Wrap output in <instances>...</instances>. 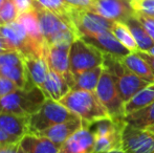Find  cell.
Listing matches in <instances>:
<instances>
[{
    "label": "cell",
    "mask_w": 154,
    "mask_h": 153,
    "mask_svg": "<svg viewBox=\"0 0 154 153\" xmlns=\"http://www.w3.org/2000/svg\"><path fill=\"white\" fill-rule=\"evenodd\" d=\"M103 153H126V152H124L123 150H121V149H114V150H111V151L103 152Z\"/></svg>",
    "instance_id": "obj_39"
},
{
    "label": "cell",
    "mask_w": 154,
    "mask_h": 153,
    "mask_svg": "<svg viewBox=\"0 0 154 153\" xmlns=\"http://www.w3.org/2000/svg\"><path fill=\"white\" fill-rule=\"evenodd\" d=\"M18 143L10 144V145H5V146H0V153H21L20 149H19Z\"/></svg>",
    "instance_id": "obj_36"
},
{
    "label": "cell",
    "mask_w": 154,
    "mask_h": 153,
    "mask_svg": "<svg viewBox=\"0 0 154 153\" xmlns=\"http://www.w3.org/2000/svg\"><path fill=\"white\" fill-rule=\"evenodd\" d=\"M103 66L113 78L119 92L125 103L128 102L140 90L151 85L149 82L136 76L129 68L126 67L120 58L116 56L104 54Z\"/></svg>",
    "instance_id": "obj_4"
},
{
    "label": "cell",
    "mask_w": 154,
    "mask_h": 153,
    "mask_svg": "<svg viewBox=\"0 0 154 153\" xmlns=\"http://www.w3.org/2000/svg\"><path fill=\"white\" fill-rule=\"evenodd\" d=\"M82 127H84L83 122L81 118H78L75 120H70L61 123V124H57L51 128L46 129V130L42 131V132L38 133V134H41L49 139L53 143H55L56 145L60 147L66 139H68L73 133L77 132Z\"/></svg>",
    "instance_id": "obj_17"
},
{
    "label": "cell",
    "mask_w": 154,
    "mask_h": 153,
    "mask_svg": "<svg viewBox=\"0 0 154 153\" xmlns=\"http://www.w3.org/2000/svg\"><path fill=\"white\" fill-rule=\"evenodd\" d=\"M17 20L24 26L29 37L32 39L35 44L38 45L41 48L46 49V43H45V40L42 36V33H41L38 17H37V14L35 11L24 13V14H20Z\"/></svg>",
    "instance_id": "obj_22"
},
{
    "label": "cell",
    "mask_w": 154,
    "mask_h": 153,
    "mask_svg": "<svg viewBox=\"0 0 154 153\" xmlns=\"http://www.w3.org/2000/svg\"><path fill=\"white\" fill-rule=\"evenodd\" d=\"M154 102V84L147 86L146 88L140 90L137 93H135L128 102L125 103L124 111L125 116L130 115L132 112L140 110L144 107L149 106Z\"/></svg>",
    "instance_id": "obj_24"
},
{
    "label": "cell",
    "mask_w": 154,
    "mask_h": 153,
    "mask_svg": "<svg viewBox=\"0 0 154 153\" xmlns=\"http://www.w3.org/2000/svg\"><path fill=\"white\" fill-rule=\"evenodd\" d=\"M121 149L126 153H152L154 134L125 123L121 133Z\"/></svg>",
    "instance_id": "obj_10"
},
{
    "label": "cell",
    "mask_w": 154,
    "mask_h": 153,
    "mask_svg": "<svg viewBox=\"0 0 154 153\" xmlns=\"http://www.w3.org/2000/svg\"><path fill=\"white\" fill-rule=\"evenodd\" d=\"M147 53H149V54H150V55L154 56V46L152 47V48L150 49V50H148V51H147Z\"/></svg>",
    "instance_id": "obj_41"
},
{
    "label": "cell",
    "mask_w": 154,
    "mask_h": 153,
    "mask_svg": "<svg viewBox=\"0 0 154 153\" xmlns=\"http://www.w3.org/2000/svg\"><path fill=\"white\" fill-rule=\"evenodd\" d=\"M59 102L79 116L84 127H89L97 121L111 118L95 92L92 91L70 90Z\"/></svg>",
    "instance_id": "obj_2"
},
{
    "label": "cell",
    "mask_w": 154,
    "mask_h": 153,
    "mask_svg": "<svg viewBox=\"0 0 154 153\" xmlns=\"http://www.w3.org/2000/svg\"><path fill=\"white\" fill-rule=\"evenodd\" d=\"M3 2H4V0H0V8H1V5L3 4Z\"/></svg>",
    "instance_id": "obj_42"
},
{
    "label": "cell",
    "mask_w": 154,
    "mask_h": 153,
    "mask_svg": "<svg viewBox=\"0 0 154 153\" xmlns=\"http://www.w3.org/2000/svg\"><path fill=\"white\" fill-rule=\"evenodd\" d=\"M69 5L80 8H90L93 3V0H65Z\"/></svg>",
    "instance_id": "obj_34"
},
{
    "label": "cell",
    "mask_w": 154,
    "mask_h": 153,
    "mask_svg": "<svg viewBox=\"0 0 154 153\" xmlns=\"http://www.w3.org/2000/svg\"><path fill=\"white\" fill-rule=\"evenodd\" d=\"M128 29H130L132 36H133L134 40H135L136 44H137L138 50L140 51H148L154 46V41L151 39L149 34L143 26L142 22L138 20V18L135 16V13L128 17L125 21H124Z\"/></svg>",
    "instance_id": "obj_20"
},
{
    "label": "cell",
    "mask_w": 154,
    "mask_h": 153,
    "mask_svg": "<svg viewBox=\"0 0 154 153\" xmlns=\"http://www.w3.org/2000/svg\"><path fill=\"white\" fill-rule=\"evenodd\" d=\"M79 116L63 106L60 102L46 99L41 108L29 116V133H38L57 124L75 120Z\"/></svg>",
    "instance_id": "obj_5"
},
{
    "label": "cell",
    "mask_w": 154,
    "mask_h": 153,
    "mask_svg": "<svg viewBox=\"0 0 154 153\" xmlns=\"http://www.w3.org/2000/svg\"><path fill=\"white\" fill-rule=\"evenodd\" d=\"M135 16L142 22L143 26L145 27L147 33L149 34L151 39L154 41V18L150 16H147L145 14H142V13H135Z\"/></svg>",
    "instance_id": "obj_32"
},
{
    "label": "cell",
    "mask_w": 154,
    "mask_h": 153,
    "mask_svg": "<svg viewBox=\"0 0 154 153\" xmlns=\"http://www.w3.org/2000/svg\"><path fill=\"white\" fill-rule=\"evenodd\" d=\"M23 62V56L19 51L6 50L0 53V67L6 65H12Z\"/></svg>",
    "instance_id": "obj_30"
},
{
    "label": "cell",
    "mask_w": 154,
    "mask_h": 153,
    "mask_svg": "<svg viewBox=\"0 0 154 153\" xmlns=\"http://www.w3.org/2000/svg\"><path fill=\"white\" fill-rule=\"evenodd\" d=\"M35 12L38 17L39 25L42 36L47 45L71 44L80 38L77 29L70 18L57 15L53 12L42 8L36 1Z\"/></svg>",
    "instance_id": "obj_1"
},
{
    "label": "cell",
    "mask_w": 154,
    "mask_h": 153,
    "mask_svg": "<svg viewBox=\"0 0 154 153\" xmlns=\"http://www.w3.org/2000/svg\"><path fill=\"white\" fill-rule=\"evenodd\" d=\"M148 131H150L151 133H153L154 134V125H152V126H150V127H148V128H146Z\"/></svg>",
    "instance_id": "obj_40"
},
{
    "label": "cell",
    "mask_w": 154,
    "mask_h": 153,
    "mask_svg": "<svg viewBox=\"0 0 154 153\" xmlns=\"http://www.w3.org/2000/svg\"><path fill=\"white\" fill-rule=\"evenodd\" d=\"M127 1H129V0H127ZM129 2H130V1H129Z\"/></svg>",
    "instance_id": "obj_44"
},
{
    "label": "cell",
    "mask_w": 154,
    "mask_h": 153,
    "mask_svg": "<svg viewBox=\"0 0 154 153\" xmlns=\"http://www.w3.org/2000/svg\"><path fill=\"white\" fill-rule=\"evenodd\" d=\"M127 124L137 128L146 129L154 125V102L149 106L144 107L140 110L127 115L124 118Z\"/></svg>",
    "instance_id": "obj_25"
},
{
    "label": "cell",
    "mask_w": 154,
    "mask_h": 153,
    "mask_svg": "<svg viewBox=\"0 0 154 153\" xmlns=\"http://www.w3.org/2000/svg\"><path fill=\"white\" fill-rule=\"evenodd\" d=\"M103 66H99V67L73 75L75 84L71 90H86V91L94 92L103 72Z\"/></svg>",
    "instance_id": "obj_23"
},
{
    "label": "cell",
    "mask_w": 154,
    "mask_h": 153,
    "mask_svg": "<svg viewBox=\"0 0 154 153\" xmlns=\"http://www.w3.org/2000/svg\"><path fill=\"white\" fill-rule=\"evenodd\" d=\"M94 92L112 118L123 120L125 118V111H124L125 102L119 92L113 78L105 68H103V72Z\"/></svg>",
    "instance_id": "obj_8"
},
{
    "label": "cell",
    "mask_w": 154,
    "mask_h": 153,
    "mask_svg": "<svg viewBox=\"0 0 154 153\" xmlns=\"http://www.w3.org/2000/svg\"><path fill=\"white\" fill-rule=\"evenodd\" d=\"M6 50H12V49L10 48V46H8V43H6L5 39L3 38V36L0 33V53H3V51H6Z\"/></svg>",
    "instance_id": "obj_38"
},
{
    "label": "cell",
    "mask_w": 154,
    "mask_h": 153,
    "mask_svg": "<svg viewBox=\"0 0 154 153\" xmlns=\"http://www.w3.org/2000/svg\"><path fill=\"white\" fill-rule=\"evenodd\" d=\"M40 88L44 93L45 98L57 102H59L71 90L70 86L67 84L64 77L53 70H49L46 80Z\"/></svg>",
    "instance_id": "obj_19"
},
{
    "label": "cell",
    "mask_w": 154,
    "mask_h": 153,
    "mask_svg": "<svg viewBox=\"0 0 154 153\" xmlns=\"http://www.w3.org/2000/svg\"><path fill=\"white\" fill-rule=\"evenodd\" d=\"M19 15L14 0H4L0 8V26L16 21Z\"/></svg>",
    "instance_id": "obj_28"
},
{
    "label": "cell",
    "mask_w": 154,
    "mask_h": 153,
    "mask_svg": "<svg viewBox=\"0 0 154 153\" xmlns=\"http://www.w3.org/2000/svg\"><path fill=\"white\" fill-rule=\"evenodd\" d=\"M69 18L72 21L81 37H88L102 32L111 31L114 21L104 18L103 16L88 10V8H73L69 14Z\"/></svg>",
    "instance_id": "obj_9"
},
{
    "label": "cell",
    "mask_w": 154,
    "mask_h": 153,
    "mask_svg": "<svg viewBox=\"0 0 154 153\" xmlns=\"http://www.w3.org/2000/svg\"><path fill=\"white\" fill-rule=\"evenodd\" d=\"M104 53L87 43L82 38H78L71 43L69 51V65L73 75L103 66Z\"/></svg>",
    "instance_id": "obj_6"
},
{
    "label": "cell",
    "mask_w": 154,
    "mask_h": 153,
    "mask_svg": "<svg viewBox=\"0 0 154 153\" xmlns=\"http://www.w3.org/2000/svg\"><path fill=\"white\" fill-rule=\"evenodd\" d=\"M17 89H19V87L14 82L11 81L8 78L0 76V99L4 98Z\"/></svg>",
    "instance_id": "obj_31"
},
{
    "label": "cell",
    "mask_w": 154,
    "mask_h": 153,
    "mask_svg": "<svg viewBox=\"0 0 154 153\" xmlns=\"http://www.w3.org/2000/svg\"><path fill=\"white\" fill-rule=\"evenodd\" d=\"M137 54L145 60V61L147 62V63L149 64L150 68L152 69V72H154V56L150 55V54L147 53V51H140V50H138Z\"/></svg>",
    "instance_id": "obj_37"
},
{
    "label": "cell",
    "mask_w": 154,
    "mask_h": 153,
    "mask_svg": "<svg viewBox=\"0 0 154 153\" xmlns=\"http://www.w3.org/2000/svg\"><path fill=\"white\" fill-rule=\"evenodd\" d=\"M111 33L130 51H132V53L133 51H138L137 44H136L131 32L124 22H122V21H114L111 29Z\"/></svg>",
    "instance_id": "obj_26"
},
{
    "label": "cell",
    "mask_w": 154,
    "mask_h": 153,
    "mask_svg": "<svg viewBox=\"0 0 154 153\" xmlns=\"http://www.w3.org/2000/svg\"><path fill=\"white\" fill-rule=\"evenodd\" d=\"M121 61L127 68H129L132 72L142 78L143 80L154 84V72L150 68L149 64L137 54V51L129 54L128 56L120 58Z\"/></svg>",
    "instance_id": "obj_21"
},
{
    "label": "cell",
    "mask_w": 154,
    "mask_h": 153,
    "mask_svg": "<svg viewBox=\"0 0 154 153\" xmlns=\"http://www.w3.org/2000/svg\"><path fill=\"white\" fill-rule=\"evenodd\" d=\"M131 6L134 13H142L154 18V0H133Z\"/></svg>",
    "instance_id": "obj_29"
},
{
    "label": "cell",
    "mask_w": 154,
    "mask_h": 153,
    "mask_svg": "<svg viewBox=\"0 0 154 153\" xmlns=\"http://www.w3.org/2000/svg\"><path fill=\"white\" fill-rule=\"evenodd\" d=\"M0 33L5 39L6 43L12 50L19 51L23 57L36 56L45 57L46 49H43L36 45L29 37L24 26L18 20L0 26Z\"/></svg>",
    "instance_id": "obj_7"
},
{
    "label": "cell",
    "mask_w": 154,
    "mask_h": 153,
    "mask_svg": "<svg viewBox=\"0 0 154 153\" xmlns=\"http://www.w3.org/2000/svg\"><path fill=\"white\" fill-rule=\"evenodd\" d=\"M14 2L19 14L32 12L36 8V0H14Z\"/></svg>",
    "instance_id": "obj_33"
},
{
    "label": "cell",
    "mask_w": 154,
    "mask_h": 153,
    "mask_svg": "<svg viewBox=\"0 0 154 153\" xmlns=\"http://www.w3.org/2000/svg\"><path fill=\"white\" fill-rule=\"evenodd\" d=\"M23 62H24L29 81L32 85L41 87L46 80L49 70H51L45 57L25 56V57H23Z\"/></svg>",
    "instance_id": "obj_18"
},
{
    "label": "cell",
    "mask_w": 154,
    "mask_h": 153,
    "mask_svg": "<svg viewBox=\"0 0 154 153\" xmlns=\"http://www.w3.org/2000/svg\"><path fill=\"white\" fill-rule=\"evenodd\" d=\"M84 41L87 43H90L93 46L99 48L104 54H109V55L116 56L118 58H123L131 54L128 48L118 40L114 35L111 33V31L102 32L94 35L88 36V37H81Z\"/></svg>",
    "instance_id": "obj_13"
},
{
    "label": "cell",
    "mask_w": 154,
    "mask_h": 153,
    "mask_svg": "<svg viewBox=\"0 0 154 153\" xmlns=\"http://www.w3.org/2000/svg\"><path fill=\"white\" fill-rule=\"evenodd\" d=\"M45 100L44 93L38 86L19 88L0 99V112L31 116L41 108Z\"/></svg>",
    "instance_id": "obj_3"
},
{
    "label": "cell",
    "mask_w": 154,
    "mask_h": 153,
    "mask_svg": "<svg viewBox=\"0 0 154 153\" xmlns=\"http://www.w3.org/2000/svg\"><path fill=\"white\" fill-rule=\"evenodd\" d=\"M0 127L10 136L20 141L29 133V116L0 112Z\"/></svg>",
    "instance_id": "obj_15"
},
{
    "label": "cell",
    "mask_w": 154,
    "mask_h": 153,
    "mask_svg": "<svg viewBox=\"0 0 154 153\" xmlns=\"http://www.w3.org/2000/svg\"><path fill=\"white\" fill-rule=\"evenodd\" d=\"M94 134L88 127H82L59 148V153H93Z\"/></svg>",
    "instance_id": "obj_14"
},
{
    "label": "cell",
    "mask_w": 154,
    "mask_h": 153,
    "mask_svg": "<svg viewBox=\"0 0 154 153\" xmlns=\"http://www.w3.org/2000/svg\"><path fill=\"white\" fill-rule=\"evenodd\" d=\"M88 10L112 21H124L134 14L131 4L127 0H93Z\"/></svg>",
    "instance_id": "obj_12"
},
{
    "label": "cell",
    "mask_w": 154,
    "mask_h": 153,
    "mask_svg": "<svg viewBox=\"0 0 154 153\" xmlns=\"http://www.w3.org/2000/svg\"><path fill=\"white\" fill-rule=\"evenodd\" d=\"M21 153H59V146L41 134L29 133L19 141Z\"/></svg>",
    "instance_id": "obj_16"
},
{
    "label": "cell",
    "mask_w": 154,
    "mask_h": 153,
    "mask_svg": "<svg viewBox=\"0 0 154 153\" xmlns=\"http://www.w3.org/2000/svg\"><path fill=\"white\" fill-rule=\"evenodd\" d=\"M71 44H53L47 45L45 59L51 70L61 75L66 80L67 84L72 89L75 79L70 72L69 65V51Z\"/></svg>",
    "instance_id": "obj_11"
},
{
    "label": "cell",
    "mask_w": 154,
    "mask_h": 153,
    "mask_svg": "<svg viewBox=\"0 0 154 153\" xmlns=\"http://www.w3.org/2000/svg\"><path fill=\"white\" fill-rule=\"evenodd\" d=\"M39 6L53 12L57 15L69 18L72 6L69 5L65 0H36Z\"/></svg>",
    "instance_id": "obj_27"
},
{
    "label": "cell",
    "mask_w": 154,
    "mask_h": 153,
    "mask_svg": "<svg viewBox=\"0 0 154 153\" xmlns=\"http://www.w3.org/2000/svg\"><path fill=\"white\" fill-rule=\"evenodd\" d=\"M129 1H130V4H131V1H133V0H129Z\"/></svg>",
    "instance_id": "obj_43"
},
{
    "label": "cell",
    "mask_w": 154,
    "mask_h": 153,
    "mask_svg": "<svg viewBox=\"0 0 154 153\" xmlns=\"http://www.w3.org/2000/svg\"><path fill=\"white\" fill-rule=\"evenodd\" d=\"M18 142H19L18 139L10 136V135L0 127V146L10 145V144H15V143H18Z\"/></svg>",
    "instance_id": "obj_35"
}]
</instances>
